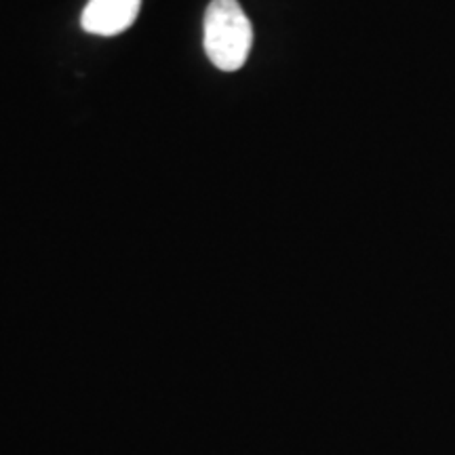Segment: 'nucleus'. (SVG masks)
Instances as JSON below:
<instances>
[{
  "instance_id": "obj_1",
  "label": "nucleus",
  "mask_w": 455,
  "mask_h": 455,
  "mask_svg": "<svg viewBox=\"0 0 455 455\" xmlns=\"http://www.w3.org/2000/svg\"><path fill=\"white\" fill-rule=\"evenodd\" d=\"M204 53L221 72L241 70L251 53L253 26L236 0H212L204 11Z\"/></svg>"
},
{
  "instance_id": "obj_2",
  "label": "nucleus",
  "mask_w": 455,
  "mask_h": 455,
  "mask_svg": "<svg viewBox=\"0 0 455 455\" xmlns=\"http://www.w3.org/2000/svg\"><path fill=\"white\" fill-rule=\"evenodd\" d=\"M141 0H89L83 11V30L98 36H116L135 24Z\"/></svg>"
}]
</instances>
